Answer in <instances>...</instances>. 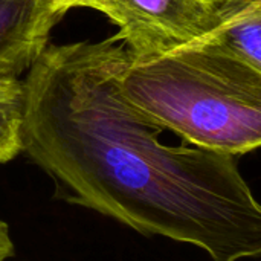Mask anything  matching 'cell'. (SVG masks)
I'll return each mask as SVG.
<instances>
[{
  "instance_id": "6da1fadb",
  "label": "cell",
  "mask_w": 261,
  "mask_h": 261,
  "mask_svg": "<svg viewBox=\"0 0 261 261\" xmlns=\"http://www.w3.org/2000/svg\"><path fill=\"white\" fill-rule=\"evenodd\" d=\"M128 50L104 41L47 44L28 70L23 151L57 197L136 232L193 245L213 261L261 252V206L237 158L171 147L122 96Z\"/></svg>"
},
{
  "instance_id": "7a4b0ae2",
  "label": "cell",
  "mask_w": 261,
  "mask_h": 261,
  "mask_svg": "<svg viewBox=\"0 0 261 261\" xmlns=\"http://www.w3.org/2000/svg\"><path fill=\"white\" fill-rule=\"evenodd\" d=\"M118 84L138 113L190 145L236 158L261 145V70L205 40L148 58L128 54Z\"/></svg>"
},
{
  "instance_id": "3957f363",
  "label": "cell",
  "mask_w": 261,
  "mask_h": 261,
  "mask_svg": "<svg viewBox=\"0 0 261 261\" xmlns=\"http://www.w3.org/2000/svg\"><path fill=\"white\" fill-rule=\"evenodd\" d=\"M257 0H102L101 12L132 58H148L205 40Z\"/></svg>"
},
{
  "instance_id": "277c9868",
  "label": "cell",
  "mask_w": 261,
  "mask_h": 261,
  "mask_svg": "<svg viewBox=\"0 0 261 261\" xmlns=\"http://www.w3.org/2000/svg\"><path fill=\"white\" fill-rule=\"evenodd\" d=\"M69 9L57 0H0V72L29 70Z\"/></svg>"
},
{
  "instance_id": "5b68a950",
  "label": "cell",
  "mask_w": 261,
  "mask_h": 261,
  "mask_svg": "<svg viewBox=\"0 0 261 261\" xmlns=\"http://www.w3.org/2000/svg\"><path fill=\"white\" fill-rule=\"evenodd\" d=\"M205 41L222 54L261 70V0L220 24Z\"/></svg>"
},
{
  "instance_id": "8992f818",
  "label": "cell",
  "mask_w": 261,
  "mask_h": 261,
  "mask_svg": "<svg viewBox=\"0 0 261 261\" xmlns=\"http://www.w3.org/2000/svg\"><path fill=\"white\" fill-rule=\"evenodd\" d=\"M24 84L12 73L0 72V165L23 151Z\"/></svg>"
},
{
  "instance_id": "52a82bcc",
  "label": "cell",
  "mask_w": 261,
  "mask_h": 261,
  "mask_svg": "<svg viewBox=\"0 0 261 261\" xmlns=\"http://www.w3.org/2000/svg\"><path fill=\"white\" fill-rule=\"evenodd\" d=\"M14 255V243L9 234V226L0 219V261H6Z\"/></svg>"
},
{
  "instance_id": "ba28073f",
  "label": "cell",
  "mask_w": 261,
  "mask_h": 261,
  "mask_svg": "<svg viewBox=\"0 0 261 261\" xmlns=\"http://www.w3.org/2000/svg\"><path fill=\"white\" fill-rule=\"evenodd\" d=\"M69 8H75V6H86V8H93L96 11H101L102 8V0H57Z\"/></svg>"
}]
</instances>
